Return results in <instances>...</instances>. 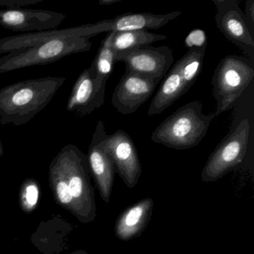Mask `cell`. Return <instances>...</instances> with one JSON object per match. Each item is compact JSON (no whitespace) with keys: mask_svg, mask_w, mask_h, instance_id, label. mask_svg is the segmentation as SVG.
<instances>
[{"mask_svg":"<svg viewBox=\"0 0 254 254\" xmlns=\"http://www.w3.org/2000/svg\"><path fill=\"white\" fill-rule=\"evenodd\" d=\"M115 32H108L106 38L101 43L97 55L90 66V72L98 85L106 88L108 78L112 74L116 64L112 41Z\"/></svg>","mask_w":254,"mask_h":254,"instance_id":"17","label":"cell"},{"mask_svg":"<svg viewBox=\"0 0 254 254\" xmlns=\"http://www.w3.org/2000/svg\"><path fill=\"white\" fill-rule=\"evenodd\" d=\"M38 191L35 186H29L26 190V200L30 205H35L38 201Z\"/></svg>","mask_w":254,"mask_h":254,"instance_id":"25","label":"cell"},{"mask_svg":"<svg viewBox=\"0 0 254 254\" xmlns=\"http://www.w3.org/2000/svg\"><path fill=\"white\" fill-rule=\"evenodd\" d=\"M245 19L251 34H254V1L248 0L245 3Z\"/></svg>","mask_w":254,"mask_h":254,"instance_id":"23","label":"cell"},{"mask_svg":"<svg viewBox=\"0 0 254 254\" xmlns=\"http://www.w3.org/2000/svg\"><path fill=\"white\" fill-rule=\"evenodd\" d=\"M182 11H175L166 14L151 13H126L111 20V32L148 31L158 29L166 26L171 20L181 15Z\"/></svg>","mask_w":254,"mask_h":254,"instance_id":"15","label":"cell"},{"mask_svg":"<svg viewBox=\"0 0 254 254\" xmlns=\"http://www.w3.org/2000/svg\"><path fill=\"white\" fill-rule=\"evenodd\" d=\"M153 209L154 200L151 197L142 199L127 208L116 221V236L121 241H128L140 236L151 220Z\"/></svg>","mask_w":254,"mask_h":254,"instance_id":"14","label":"cell"},{"mask_svg":"<svg viewBox=\"0 0 254 254\" xmlns=\"http://www.w3.org/2000/svg\"><path fill=\"white\" fill-rule=\"evenodd\" d=\"M115 60L116 63L126 64V71L145 75L160 82L169 72L174 57L172 50L167 46H145L116 53Z\"/></svg>","mask_w":254,"mask_h":254,"instance_id":"6","label":"cell"},{"mask_svg":"<svg viewBox=\"0 0 254 254\" xmlns=\"http://www.w3.org/2000/svg\"><path fill=\"white\" fill-rule=\"evenodd\" d=\"M206 50V47L189 50V51L177 62L184 82L185 93L191 88L201 72L203 57Z\"/></svg>","mask_w":254,"mask_h":254,"instance_id":"19","label":"cell"},{"mask_svg":"<svg viewBox=\"0 0 254 254\" xmlns=\"http://www.w3.org/2000/svg\"><path fill=\"white\" fill-rule=\"evenodd\" d=\"M216 8L215 23L224 36L239 47L254 62V40L245 17L236 0H214Z\"/></svg>","mask_w":254,"mask_h":254,"instance_id":"7","label":"cell"},{"mask_svg":"<svg viewBox=\"0 0 254 254\" xmlns=\"http://www.w3.org/2000/svg\"><path fill=\"white\" fill-rule=\"evenodd\" d=\"M103 32H111V20L68 29H51L7 37L0 39V55L8 54L22 49L35 47L52 40L75 36L92 38Z\"/></svg>","mask_w":254,"mask_h":254,"instance_id":"9","label":"cell"},{"mask_svg":"<svg viewBox=\"0 0 254 254\" xmlns=\"http://www.w3.org/2000/svg\"><path fill=\"white\" fill-rule=\"evenodd\" d=\"M57 192L62 203H69L72 200V196L66 183L60 182L58 184Z\"/></svg>","mask_w":254,"mask_h":254,"instance_id":"24","label":"cell"},{"mask_svg":"<svg viewBox=\"0 0 254 254\" xmlns=\"http://www.w3.org/2000/svg\"><path fill=\"white\" fill-rule=\"evenodd\" d=\"M160 81L126 71L111 98L113 106L123 115L133 114L149 99Z\"/></svg>","mask_w":254,"mask_h":254,"instance_id":"10","label":"cell"},{"mask_svg":"<svg viewBox=\"0 0 254 254\" xmlns=\"http://www.w3.org/2000/svg\"><path fill=\"white\" fill-rule=\"evenodd\" d=\"M104 148L114 163L115 172L128 188L137 185L142 175V165L133 139L125 130H118L108 135Z\"/></svg>","mask_w":254,"mask_h":254,"instance_id":"8","label":"cell"},{"mask_svg":"<svg viewBox=\"0 0 254 254\" xmlns=\"http://www.w3.org/2000/svg\"><path fill=\"white\" fill-rule=\"evenodd\" d=\"M66 81L64 77L29 79L0 90V124H27L51 102Z\"/></svg>","mask_w":254,"mask_h":254,"instance_id":"1","label":"cell"},{"mask_svg":"<svg viewBox=\"0 0 254 254\" xmlns=\"http://www.w3.org/2000/svg\"><path fill=\"white\" fill-rule=\"evenodd\" d=\"M83 185H84V182L81 177L79 175L72 177L68 187L72 197H79L82 194L83 188H84Z\"/></svg>","mask_w":254,"mask_h":254,"instance_id":"22","label":"cell"},{"mask_svg":"<svg viewBox=\"0 0 254 254\" xmlns=\"http://www.w3.org/2000/svg\"><path fill=\"white\" fill-rule=\"evenodd\" d=\"M213 113L204 114L200 101H192L165 119L151 134V140L168 148L186 150L197 146L205 137Z\"/></svg>","mask_w":254,"mask_h":254,"instance_id":"2","label":"cell"},{"mask_svg":"<svg viewBox=\"0 0 254 254\" xmlns=\"http://www.w3.org/2000/svg\"><path fill=\"white\" fill-rule=\"evenodd\" d=\"M250 132V122L244 120L223 139L202 169L203 182H215L242 164L248 151Z\"/></svg>","mask_w":254,"mask_h":254,"instance_id":"5","label":"cell"},{"mask_svg":"<svg viewBox=\"0 0 254 254\" xmlns=\"http://www.w3.org/2000/svg\"><path fill=\"white\" fill-rule=\"evenodd\" d=\"M164 78L158 91L150 104L148 116L161 114L185 94L184 82L177 63L172 66Z\"/></svg>","mask_w":254,"mask_h":254,"instance_id":"16","label":"cell"},{"mask_svg":"<svg viewBox=\"0 0 254 254\" xmlns=\"http://www.w3.org/2000/svg\"><path fill=\"white\" fill-rule=\"evenodd\" d=\"M166 35L152 33L148 31H128L115 32L112 41V47L116 53L137 47L150 46L157 41L166 39Z\"/></svg>","mask_w":254,"mask_h":254,"instance_id":"18","label":"cell"},{"mask_svg":"<svg viewBox=\"0 0 254 254\" xmlns=\"http://www.w3.org/2000/svg\"><path fill=\"white\" fill-rule=\"evenodd\" d=\"M254 78V62L247 58L230 55L219 62L212 79L215 117L236 105Z\"/></svg>","mask_w":254,"mask_h":254,"instance_id":"4","label":"cell"},{"mask_svg":"<svg viewBox=\"0 0 254 254\" xmlns=\"http://www.w3.org/2000/svg\"><path fill=\"white\" fill-rule=\"evenodd\" d=\"M120 1L121 0H100L99 3L101 5L108 6V5H113V4L117 3V2H120Z\"/></svg>","mask_w":254,"mask_h":254,"instance_id":"26","label":"cell"},{"mask_svg":"<svg viewBox=\"0 0 254 254\" xmlns=\"http://www.w3.org/2000/svg\"><path fill=\"white\" fill-rule=\"evenodd\" d=\"M106 88L99 87L90 68L84 69L74 84L66 104V110L78 117H84L101 108L105 102Z\"/></svg>","mask_w":254,"mask_h":254,"instance_id":"13","label":"cell"},{"mask_svg":"<svg viewBox=\"0 0 254 254\" xmlns=\"http://www.w3.org/2000/svg\"><path fill=\"white\" fill-rule=\"evenodd\" d=\"M2 153H3V148H2V142L0 141V155L2 154Z\"/></svg>","mask_w":254,"mask_h":254,"instance_id":"27","label":"cell"},{"mask_svg":"<svg viewBox=\"0 0 254 254\" xmlns=\"http://www.w3.org/2000/svg\"><path fill=\"white\" fill-rule=\"evenodd\" d=\"M62 13L48 10H0V26L13 32H38L51 30L66 19Z\"/></svg>","mask_w":254,"mask_h":254,"instance_id":"11","label":"cell"},{"mask_svg":"<svg viewBox=\"0 0 254 254\" xmlns=\"http://www.w3.org/2000/svg\"><path fill=\"white\" fill-rule=\"evenodd\" d=\"M184 44L189 50L206 47V45H207V36H206V32L203 29H193L187 35L185 41H184Z\"/></svg>","mask_w":254,"mask_h":254,"instance_id":"20","label":"cell"},{"mask_svg":"<svg viewBox=\"0 0 254 254\" xmlns=\"http://www.w3.org/2000/svg\"><path fill=\"white\" fill-rule=\"evenodd\" d=\"M108 136L103 122H98L89 148L88 161L96 177L104 200L108 203L114 185L115 168L104 148V141Z\"/></svg>","mask_w":254,"mask_h":254,"instance_id":"12","label":"cell"},{"mask_svg":"<svg viewBox=\"0 0 254 254\" xmlns=\"http://www.w3.org/2000/svg\"><path fill=\"white\" fill-rule=\"evenodd\" d=\"M44 0H0V6H6L10 9H17L23 6L38 3Z\"/></svg>","mask_w":254,"mask_h":254,"instance_id":"21","label":"cell"},{"mask_svg":"<svg viewBox=\"0 0 254 254\" xmlns=\"http://www.w3.org/2000/svg\"><path fill=\"white\" fill-rule=\"evenodd\" d=\"M90 37H68L27 47L0 58V74L29 66H42L91 49Z\"/></svg>","mask_w":254,"mask_h":254,"instance_id":"3","label":"cell"}]
</instances>
